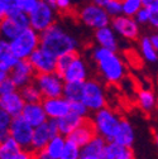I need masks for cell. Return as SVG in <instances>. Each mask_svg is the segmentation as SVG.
Segmentation results:
<instances>
[{
    "label": "cell",
    "mask_w": 158,
    "mask_h": 159,
    "mask_svg": "<svg viewBox=\"0 0 158 159\" xmlns=\"http://www.w3.org/2000/svg\"><path fill=\"white\" fill-rule=\"evenodd\" d=\"M19 91H21L24 101L27 104H29V102H42L43 101V95H42L41 91H39V89L37 87V85L34 82L24 86Z\"/></svg>",
    "instance_id": "obj_28"
},
{
    "label": "cell",
    "mask_w": 158,
    "mask_h": 159,
    "mask_svg": "<svg viewBox=\"0 0 158 159\" xmlns=\"http://www.w3.org/2000/svg\"><path fill=\"white\" fill-rule=\"evenodd\" d=\"M22 115H23V117L26 119V120L34 128L42 125L43 123H46L48 120V115H47L42 102L26 104Z\"/></svg>",
    "instance_id": "obj_18"
},
{
    "label": "cell",
    "mask_w": 158,
    "mask_h": 159,
    "mask_svg": "<svg viewBox=\"0 0 158 159\" xmlns=\"http://www.w3.org/2000/svg\"><path fill=\"white\" fill-rule=\"evenodd\" d=\"M30 27V19L29 14L19 11L15 15L2 18L0 22V32H2L3 38L8 41H13L21 33H23L26 29Z\"/></svg>",
    "instance_id": "obj_8"
},
{
    "label": "cell",
    "mask_w": 158,
    "mask_h": 159,
    "mask_svg": "<svg viewBox=\"0 0 158 159\" xmlns=\"http://www.w3.org/2000/svg\"><path fill=\"white\" fill-rule=\"evenodd\" d=\"M56 9L61 13H68L71 10V0H57Z\"/></svg>",
    "instance_id": "obj_41"
},
{
    "label": "cell",
    "mask_w": 158,
    "mask_h": 159,
    "mask_svg": "<svg viewBox=\"0 0 158 159\" xmlns=\"http://www.w3.org/2000/svg\"><path fill=\"white\" fill-rule=\"evenodd\" d=\"M85 119H87V117H82L80 115L72 112V111L70 114H67L66 116H63V117L57 119L56 121H57V125H58L60 134L67 138L75 129H77L78 126L84 123Z\"/></svg>",
    "instance_id": "obj_21"
},
{
    "label": "cell",
    "mask_w": 158,
    "mask_h": 159,
    "mask_svg": "<svg viewBox=\"0 0 158 159\" xmlns=\"http://www.w3.org/2000/svg\"><path fill=\"white\" fill-rule=\"evenodd\" d=\"M149 24L158 29V9H151V19H149Z\"/></svg>",
    "instance_id": "obj_43"
},
{
    "label": "cell",
    "mask_w": 158,
    "mask_h": 159,
    "mask_svg": "<svg viewBox=\"0 0 158 159\" xmlns=\"http://www.w3.org/2000/svg\"><path fill=\"white\" fill-rule=\"evenodd\" d=\"M90 111L95 112L106 106V95L104 86L96 80H86L81 100Z\"/></svg>",
    "instance_id": "obj_7"
},
{
    "label": "cell",
    "mask_w": 158,
    "mask_h": 159,
    "mask_svg": "<svg viewBox=\"0 0 158 159\" xmlns=\"http://www.w3.org/2000/svg\"><path fill=\"white\" fill-rule=\"evenodd\" d=\"M33 82L37 85L39 91L42 92L43 98L63 96V90H65L66 82L58 72L37 73Z\"/></svg>",
    "instance_id": "obj_5"
},
{
    "label": "cell",
    "mask_w": 158,
    "mask_h": 159,
    "mask_svg": "<svg viewBox=\"0 0 158 159\" xmlns=\"http://www.w3.org/2000/svg\"><path fill=\"white\" fill-rule=\"evenodd\" d=\"M71 111L82 117H87V114L90 112V110L82 101H71Z\"/></svg>",
    "instance_id": "obj_37"
},
{
    "label": "cell",
    "mask_w": 158,
    "mask_h": 159,
    "mask_svg": "<svg viewBox=\"0 0 158 159\" xmlns=\"http://www.w3.org/2000/svg\"><path fill=\"white\" fill-rule=\"evenodd\" d=\"M58 134H60V130H58L57 121L54 119H48L42 125L34 128L32 145H30L29 150L32 153H38L39 150L44 149L48 145V143L51 142V139Z\"/></svg>",
    "instance_id": "obj_10"
},
{
    "label": "cell",
    "mask_w": 158,
    "mask_h": 159,
    "mask_svg": "<svg viewBox=\"0 0 158 159\" xmlns=\"http://www.w3.org/2000/svg\"><path fill=\"white\" fill-rule=\"evenodd\" d=\"M149 39H151V42L152 44L154 46V48L158 51V33H154L152 35H149Z\"/></svg>",
    "instance_id": "obj_46"
},
{
    "label": "cell",
    "mask_w": 158,
    "mask_h": 159,
    "mask_svg": "<svg viewBox=\"0 0 158 159\" xmlns=\"http://www.w3.org/2000/svg\"><path fill=\"white\" fill-rule=\"evenodd\" d=\"M77 52H71V53H66V54H62L57 58V72L62 75L65 72V70L70 66V63L73 61V58L76 57Z\"/></svg>",
    "instance_id": "obj_34"
},
{
    "label": "cell",
    "mask_w": 158,
    "mask_h": 159,
    "mask_svg": "<svg viewBox=\"0 0 158 159\" xmlns=\"http://www.w3.org/2000/svg\"><path fill=\"white\" fill-rule=\"evenodd\" d=\"M26 101L21 91H13L5 95H0V109L5 110L13 117L22 115L26 106Z\"/></svg>",
    "instance_id": "obj_16"
},
{
    "label": "cell",
    "mask_w": 158,
    "mask_h": 159,
    "mask_svg": "<svg viewBox=\"0 0 158 159\" xmlns=\"http://www.w3.org/2000/svg\"><path fill=\"white\" fill-rule=\"evenodd\" d=\"M39 2H41V0H16V4H18V8L21 11L29 14L39 4Z\"/></svg>",
    "instance_id": "obj_36"
},
{
    "label": "cell",
    "mask_w": 158,
    "mask_h": 159,
    "mask_svg": "<svg viewBox=\"0 0 158 159\" xmlns=\"http://www.w3.org/2000/svg\"><path fill=\"white\" fill-rule=\"evenodd\" d=\"M123 14L128 16H135V14L143 8V0H122Z\"/></svg>",
    "instance_id": "obj_33"
},
{
    "label": "cell",
    "mask_w": 158,
    "mask_h": 159,
    "mask_svg": "<svg viewBox=\"0 0 158 159\" xmlns=\"http://www.w3.org/2000/svg\"><path fill=\"white\" fill-rule=\"evenodd\" d=\"M116 159H134V154H133V152H132V149H130V148L124 147V148L122 149L120 154L118 155V158H116Z\"/></svg>",
    "instance_id": "obj_42"
},
{
    "label": "cell",
    "mask_w": 158,
    "mask_h": 159,
    "mask_svg": "<svg viewBox=\"0 0 158 159\" xmlns=\"http://www.w3.org/2000/svg\"><path fill=\"white\" fill-rule=\"evenodd\" d=\"M80 157H81V147L67 138L61 159H80Z\"/></svg>",
    "instance_id": "obj_29"
},
{
    "label": "cell",
    "mask_w": 158,
    "mask_h": 159,
    "mask_svg": "<svg viewBox=\"0 0 158 159\" xmlns=\"http://www.w3.org/2000/svg\"><path fill=\"white\" fill-rule=\"evenodd\" d=\"M37 73L57 72V57L38 47L28 58Z\"/></svg>",
    "instance_id": "obj_14"
},
{
    "label": "cell",
    "mask_w": 158,
    "mask_h": 159,
    "mask_svg": "<svg viewBox=\"0 0 158 159\" xmlns=\"http://www.w3.org/2000/svg\"><path fill=\"white\" fill-rule=\"evenodd\" d=\"M84 84L85 82H66L63 96L70 101H81L84 93Z\"/></svg>",
    "instance_id": "obj_27"
},
{
    "label": "cell",
    "mask_w": 158,
    "mask_h": 159,
    "mask_svg": "<svg viewBox=\"0 0 158 159\" xmlns=\"http://www.w3.org/2000/svg\"><path fill=\"white\" fill-rule=\"evenodd\" d=\"M33 155V153L28 149H22L21 152H18L16 154L8 157V158H0V159H30Z\"/></svg>",
    "instance_id": "obj_40"
},
{
    "label": "cell",
    "mask_w": 158,
    "mask_h": 159,
    "mask_svg": "<svg viewBox=\"0 0 158 159\" xmlns=\"http://www.w3.org/2000/svg\"><path fill=\"white\" fill-rule=\"evenodd\" d=\"M78 19L81 23L94 30L111 24V16L106 11V9L97 4H87L78 11Z\"/></svg>",
    "instance_id": "obj_6"
},
{
    "label": "cell",
    "mask_w": 158,
    "mask_h": 159,
    "mask_svg": "<svg viewBox=\"0 0 158 159\" xmlns=\"http://www.w3.org/2000/svg\"><path fill=\"white\" fill-rule=\"evenodd\" d=\"M43 107L48 115V119H57L63 117L67 114L71 112V101L65 96L60 97H51V98H43Z\"/></svg>",
    "instance_id": "obj_15"
},
{
    "label": "cell",
    "mask_w": 158,
    "mask_h": 159,
    "mask_svg": "<svg viewBox=\"0 0 158 159\" xmlns=\"http://www.w3.org/2000/svg\"><path fill=\"white\" fill-rule=\"evenodd\" d=\"M114 30L128 41H134L139 37V23L135 20L134 16H128L120 14L111 18V24Z\"/></svg>",
    "instance_id": "obj_12"
},
{
    "label": "cell",
    "mask_w": 158,
    "mask_h": 159,
    "mask_svg": "<svg viewBox=\"0 0 158 159\" xmlns=\"http://www.w3.org/2000/svg\"><path fill=\"white\" fill-rule=\"evenodd\" d=\"M35 70L29 59H19L18 63L10 71V78L16 85L18 90L23 89L24 86L32 84L35 78Z\"/></svg>",
    "instance_id": "obj_13"
},
{
    "label": "cell",
    "mask_w": 158,
    "mask_h": 159,
    "mask_svg": "<svg viewBox=\"0 0 158 159\" xmlns=\"http://www.w3.org/2000/svg\"><path fill=\"white\" fill-rule=\"evenodd\" d=\"M65 82H85L87 80V66L85 61L80 57V54H76L73 61L70 66L65 70L61 75Z\"/></svg>",
    "instance_id": "obj_17"
},
{
    "label": "cell",
    "mask_w": 158,
    "mask_h": 159,
    "mask_svg": "<svg viewBox=\"0 0 158 159\" xmlns=\"http://www.w3.org/2000/svg\"><path fill=\"white\" fill-rule=\"evenodd\" d=\"M34 154H35V155H37L39 159H53V158H52V157H51V155H49V154H48V153H47L44 149L39 150L38 153H34Z\"/></svg>",
    "instance_id": "obj_45"
},
{
    "label": "cell",
    "mask_w": 158,
    "mask_h": 159,
    "mask_svg": "<svg viewBox=\"0 0 158 159\" xmlns=\"http://www.w3.org/2000/svg\"><path fill=\"white\" fill-rule=\"evenodd\" d=\"M154 142H156V145L158 147V133H157L156 136H154Z\"/></svg>",
    "instance_id": "obj_50"
},
{
    "label": "cell",
    "mask_w": 158,
    "mask_h": 159,
    "mask_svg": "<svg viewBox=\"0 0 158 159\" xmlns=\"http://www.w3.org/2000/svg\"><path fill=\"white\" fill-rule=\"evenodd\" d=\"M39 32L29 27L16 38L10 41V51L19 59H28L30 54L39 47Z\"/></svg>",
    "instance_id": "obj_4"
},
{
    "label": "cell",
    "mask_w": 158,
    "mask_h": 159,
    "mask_svg": "<svg viewBox=\"0 0 158 159\" xmlns=\"http://www.w3.org/2000/svg\"><path fill=\"white\" fill-rule=\"evenodd\" d=\"M108 2H109V0H91V3L97 4V5H101V7H105Z\"/></svg>",
    "instance_id": "obj_47"
},
{
    "label": "cell",
    "mask_w": 158,
    "mask_h": 159,
    "mask_svg": "<svg viewBox=\"0 0 158 159\" xmlns=\"http://www.w3.org/2000/svg\"><path fill=\"white\" fill-rule=\"evenodd\" d=\"M143 7L149 9H158V0H143Z\"/></svg>",
    "instance_id": "obj_44"
},
{
    "label": "cell",
    "mask_w": 158,
    "mask_h": 159,
    "mask_svg": "<svg viewBox=\"0 0 158 159\" xmlns=\"http://www.w3.org/2000/svg\"><path fill=\"white\" fill-rule=\"evenodd\" d=\"M56 10L53 7H51L47 2L41 0L39 4L29 13L30 19V27L35 29L37 32H43L51 25L54 24L56 20Z\"/></svg>",
    "instance_id": "obj_9"
},
{
    "label": "cell",
    "mask_w": 158,
    "mask_h": 159,
    "mask_svg": "<svg viewBox=\"0 0 158 159\" xmlns=\"http://www.w3.org/2000/svg\"><path fill=\"white\" fill-rule=\"evenodd\" d=\"M30 159H39V158H38V157H37V155L33 153V155H32V158H30Z\"/></svg>",
    "instance_id": "obj_51"
},
{
    "label": "cell",
    "mask_w": 158,
    "mask_h": 159,
    "mask_svg": "<svg viewBox=\"0 0 158 159\" xmlns=\"http://www.w3.org/2000/svg\"><path fill=\"white\" fill-rule=\"evenodd\" d=\"M96 135H97V133H96V129L94 126L92 120H87V119H85L84 123L77 129H75L67 138L71 139V140H73L76 144H78L82 148L87 143H90Z\"/></svg>",
    "instance_id": "obj_19"
},
{
    "label": "cell",
    "mask_w": 158,
    "mask_h": 159,
    "mask_svg": "<svg viewBox=\"0 0 158 159\" xmlns=\"http://www.w3.org/2000/svg\"><path fill=\"white\" fill-rule=\"evenodd\" d=\"M67 142V138L58 134L56 136H53L51 139V142L48 143V145L44 148V150L53 158V159H61L62 154H63V149Z\"/></svg>",
    "instance_id": "obj_25"
},
{
    "label": "cell",
    "mask_w": 158,
    "mask_h": 159,
    "mask_svg": "<svg viewBox=\"0 0 158 159\" xmlns=\"http://www.w3.org/2000/svg\"><path fill=\"white\" fill-rule=\"evenodd\" d=\"M104 8L106 9V11L109 13V15L111 18L123 14V2L122 0H109Z\"/></svg>",
    "instance_id": "obj_35"
},
{
    "label": "cell",
    "mask_w": 158,
    "mask_h": 159,
    "mask_svg": "<svg viewBox=\"0 0 158 159\" xmlns=\"http://www.w3.org/2000/svg\"><path fill=\"white\" fill-rule=\"evenodd\" d=\"M13 120V116L9 115L5 110L0 109V142L9 136V128Z\"/></svg>",
    "instance_id": "obj_32"
},
{
    "label": "cell",
    "mask_w": 158,
    "mask_h": 159,
    "mask_svg": "<svg viewBox=\"0 0 158 159\" xmlns=\"http://www.w3.org/2000/svg\"><path fill=\"white\" fill-rule=\"evenodd\" d=\"M16 85L14 84V81L10 78V76L4 80V81H0V95H5L13 91H16Z\"/></svg>",
    "instance_id": "obj_38"
},
{
    "label": "cell",
    "mask_w": 158,
    "mask_h": 159,
    "mask_svg": "<svg viewBox=\"0 0 158 159\" xmlns=\"http://www.w3.org/2000/svg\"><path fill=\"white\" fill-rule=\"evenodd\" d=\"M39 47L57 58L66 53L77 52L78 48L77 39L56 23L39 33Z\"/></svg>",
    "instance_id": "obj_1"
},
{
    "label": "cell",
    "mask_w": 158,
    "mask_h": 159,
    "mask_svg": "<svg viewBox=\"0 0 158 159\" xmlns=\"http://www.w3.org/2000/svg\"><path fill=\"white\" fill-rule=\"evenodd\" d=\"M19 8L16 4V0H0V16L5 18V16H12L18 14Z\"/></svg>",
    "instance_id": "obj_30"
},
{
    "label": "cell",
    "mask_w": 158,
    "mask_h": 159,
    "mask_svg": "<svg viewBox=\"0 0 158 159\" xmlns=\"http://www.w3.org/2000/svg\"><path fill=\"white\" fill-rule=\"evenodd\" d=\"M44 2H47L51 7H53V8L56 9V7H57V0H44Z\"/></svg>",
    "instance_id": "obj_49"
},
{
    "label": "cell",
    "mask_w": 158,
    "mask_h": 159,
    "mask_svg": "<svg viewBox=\"0 0 158 159\" xmlns=\"http://www.w3.org/2000/svg\"><path fill=\"white\" fill-rule=\"evenodd\" d=\"M120 121L122 117L106 106L95 111L92 116V123L97 135L103 136L106 142H114L120 126Z\"/></svg>",
    "instance_id": "obj_3"
},
{
    "label": "cell",
    "mask_w": 158,
    "mask_h": 159,
    "mask_svg": "<svg viewBox=\"0 0 158 159\" xmlns=\"http://www.w3.org/2000/svg\"><path fill=\"white\" fill-rule=\"evenodd\" d=\"M123 148V145L118 144L116 142H108L100 155V159H116Z\"/></svg>",
    "instance_id": "obj_31"
},
{
    "label": "cell",
    "mask_w": 158,
    "mask_h": 159,
    "mask_svg": "<svg viewBox=\"0 0 158 159\" xmlns=\"http://www.w3.org/2000/svg\"><path fill=\"white\" fill-rule=\"evenodd\" d=\"M80 159H100L99 157H94V155H89V154H81Z\"/></svg>",
    "instance_id": "obj_48"
},
{
    "label": "cell",
    "mask_w": 158,
    "mask_h": 159,
    "mask_svg": "<svg viewBox=\"0 0 158 159\" xmlns=\"http://www.w3.org/2000/svg\"><path fill=\"white\" fill-rule=\"evenodd\" d=\"M139 48L143 58L149 63H156L158 61V51L152 44L149 37H143L139 42Z\"/></svg>",
    "instance_id": "obj_26"
},
{
    "label": "cell",
    "mask_w": 158,
    "mask_h": 159,
    "mask_svg": "<svg viewBox=\"0 0 158 159\" xmlns=\"http://www.w3.org/2000/svg\"><path fill=\"white\" fill-rule=\"evenodd\" d=\"M92 59L95 61L101 77L108 84H120L125 77V65L116 51H111L97 46L92 51Z\"/></svg>",
    "instance_id": "obj_2"
},
{
    "label": "cell",
    "mask_w": 158,
    "mask_h": 159,
    "mask_svg": "<svg viewBox=\"0 0 158 159\" xmlns=\"http://www.w3.org/2000/svg\"><path fill=\"white\" fill-rule=\"evenodd\" d=\"M134 140H135V133H134L133 125L127 120V119L122 117L120 126H119V130H118V134L114 139V142H116L118 144H120L123 147L132 148Z\"/></svg>",
    "instance_id": "obj_23"
},
{
    "label": "cell",
    "mask_w": 158,
    "mask_h": 159,
    "mask_svg": "<svg viewBox=\"0 0 158 159\" xmlns=\"http://www.w3.org/2000/svg\"><path fill=\"white\" fill-rule=\"evenodd\" d=\"M33 133H34V126H32L26 120L23 115L13 117L10 128H9V135L14 138L23 149H28V150L30 149Z\"/></svg>",
    "instance_id": "obj_11"
},
{
    "label": "cell",
    "mask_w": 158,
    "mask_h": 159,
    "mask_svg": "<svg viewBox=\"0 0 158 159\" xmlns=\"http://www.w3.org/2000/svg\"><path fill=\"white\" fill-rule=\"evenodd\" d=\"M137 100L141 109L147 114L152 112L157 106V96L152 90H148V89H143L138 92Z\"/></svg>",
    "instance_id": "obj_24"
},
{
    "label": "cell",
    "mask_w": 158,
    "mask_h": 159,
    "mask_svg": "<svg viewBox=\"0 0 158 159\" xmlns=\"http://www.w3.org/2000/svg\"><path fill=\"white\" fill-rule=\"evenodd\" d=\"M134 18H135V20L139 23V24H147V23H149V19H151V9L143 7L139 11L135 14Z\"/></svg>",
    "instance_id": "obj_39"
},
{
    "label": "cell",
    "mask_w": 158,
    "mask_h": 159,
    "mask_svg": "<svg viewBox=\"0 0 158 159\" xmlns=\"http://www.w3.org/2000/svg\"><path fill=\"white\" fill-rule=\"evenodd\" d=\"M18 61L19 58H16L10 51V41L3 38L0 41V71H7L10 73Z\"/></svg>",
    "instance_id": "obj_22"
},
{
    "label": "cell",
    "mask_w": 158,
    "mask_h": 159,
    "mask_svg": "<svg viewBox=\"0 0 158 159\" xmlns=\"http://www.w3.org/2000/svg\"><path fill=\"white\" fill-rule=\"evenodd\" d=\"M116 34L118 33L114 30V28L111 25H106V27L96 29L94 33V38H95L97 46L111 49V51H116L118 46H119Z\"/></svg>",
    "instance_id": "obj_20"
}]
</instances>
